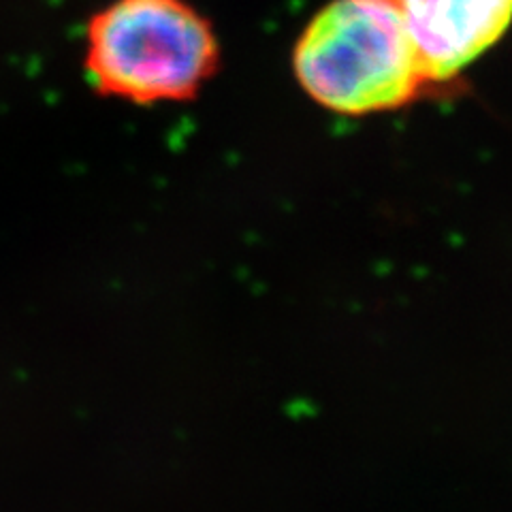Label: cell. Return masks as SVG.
Masks as SVG:
<instances>
[{
  "mask_svg": "<svg viewBox=\"0 0 512 512\" xmlns=\"http://www.w3.org/2000/svg\"><path fill=\"white\" fill-rule=\"evenodd\" d=\"M391 9L419 50L434 84L498 43L512 24V0H374Z\"/></svg>",
  "mask_w": 512,
  "mask_h": 512,
  "instance_id": "cell-3",
  "label": "cell"
},
{
  "mask_svg": "<svg viewBox=\"0 0 512 512\" xmlns=\"http://www.w3.org/2000/svg\"><path fill=\"white\" fill-rule=\"evenodd\" d=\"M218 69L216 30L188 0H109L84 32V73L103 99L188 103Z\"/></svg>",
  "mask_w": 512,
  "mask_h": 512,
  "instance_id": "cell-1",
  "label": "cell"
},
{
  "mask_svg": "<svg viewBox=\"0 0 512 512\" xmlns=\"http://www.w3.org/2000/svg\"><path fill=\"white\" fill-rule=\"evenodd\" d=\"M293 71L310 99L342 116L402 109L431 88L397 15L374 0H333L301 32Z\"/></svg>",
  "mask_w": 512,
  "mask_h": 512,
  "instance_id": "cell-2",
  "label": "cell"
}]
</instances>
